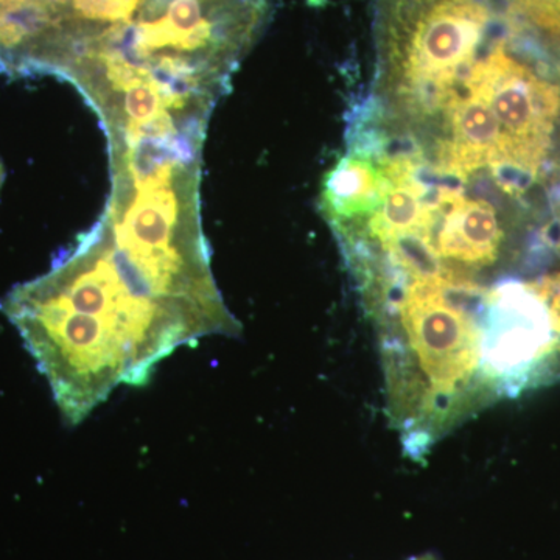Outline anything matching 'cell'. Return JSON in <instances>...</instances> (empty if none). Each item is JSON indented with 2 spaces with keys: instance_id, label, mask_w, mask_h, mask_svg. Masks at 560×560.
<instances>
[{
  "instance_id": "1",
  "label": "cell",
  "mask_w": 560,
  "mask_h": 560,
  "mask_svg": "<svg viewBox=\"0 0 560 560\" xmlns=\"http://www.w3.org/2000/svg\"><path fill=\"white\" fill-rule=\"evenodd\" d=\"M0 312L72 425L119 386L145 385L180 346L242 331L217 289L202 228L151 213H103Z\"/></svg>"
},
{
  "instance_id": "2",
  "label": "cell",
  "mask_w": 560,
  "mask_h": 560,
  "mask_svg": "<svg viewBox=\"0 0 560 560\" xmlns=\"http://www.w3.org/2000/svg\"><path fill=\"white\" fill-rule=\"evenodd\" d=\"M270 0H132L119 20L47 55L98 116L136 90L212 110L270 20Z\"/></svg>"
},
{
  "instance_id": "3",
  "label": "cell",
  "mask_w": 560,
  "mask_h": 560,
  "mask_svg": "<svg viewBox=\"0 0 560 560\" xmlns=\"http://www.w3.org/2000/svg\"><path fill=\"white\" fill-rule=\"evenodd\" d=\"M469 90L481 95L499 120L512 153L508 194L528 189L550 149L560 110V90L518 60L499 27L490 28L485 51L471 70Z\"/></svg>"
},
{
  "instance_id": "4",
  "label": "cell",
  "mask_w": 560,
  "mask_h": 560,
  "mask_svg": "<svg viewBox=\"0 0 560 560\" xmlns=\"http://www.w3.org/2000/svg\"><path fill=\"white\" fill-rule=\"evenodd\" d=\"M504 232L495 209L486 200L463 194L442 201L430 243L447 271L456 279L492 267L500 257Z\"/></svg>"
},
{
  "instance_id": "5",
  "label": "cell",
  "mask_w": 560,
  "mask_h": 560,
  "mask_svg": "<svg viewBox=\"0 0 560 560\" xmlns=\"http://www.w3.org/2000/svg\"><path fill=\"white\" fill-rule=\"evenodd\" d=\"M390 187L381 161L349 151L324 175L320 209L335 235L360 230L377 212Z\"/></svg>"
},
{
  "instance_id": "6",
  "label": "cell",
  "mask_w": 560,
  "mask_h": 560,
  "mask_svg": "<svg viewBox=\"0 0 560 560\" xmlns=\"http://www.w3.org/2000/svg\"><path fill=\"white\" fill-rule=\"evenodd\" d=\"M0 10L24 21L31 27L33 36H35V40H33V46H35L46 27L47 0H0Z\"/></svg>"
},
{
  "instance_id": "7",
  "label": "cell",
  "mask_w": 560,
  "mask_h": 560,
  "mask_svg": "<svg viewBox=\"0 0 560 560\" xmlns=\"http://www.w3.org/2000/svg\"><path fill=\"white\" fill-rule=\"evenodd\" d=\"M2 183H3V167H2V162H0V187H2Z\"/></svg>"
}]
</instances>
